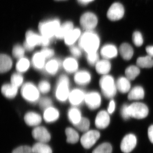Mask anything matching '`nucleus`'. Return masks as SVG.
<instances>
[{
    "instance_id": "obj_1",
    "label": "nucleus",
    "mask_w": 153,
    "mask_h": 153,
    "mask_svg": "<svg viewBox=\"0 0 153 153\" xmlns=\"http://www.w3.org/2000/svg\"><path fill=\"white\" fill-rule=\"evenodd\" d=\"M99 37L92 31H86L79 39V47L87 54L97 52L99 47Z\"/></svg>"
},
{
    "instance_id": "obj_2",
    "label": "nucleus",
    "mask_w": 153,
    "mask_h": 153,
    "mask_svg": "<svg viewBox=\"0 0 153 153\" xmlns=\"http://www.w3.org/2000/svg\"><path fill=\"white\" fill-rule=\"evenodd\" d=\"M69 85L68 76L63 75L59 77L55 91V97L58 101L65 102L68 99L70 92Z\"/></svg>"
},
{
    "instance_id": "obj_3",
    "label": "nucleus",
    "mask_w": 153,
    "mask_h": 153,
    "mask_svg": "<svg viewBox=\"0 0 153 153\" xmlns=\"http://www.w3.org/2000/svg\"><path fill=\"white\" fill-rule=\"evenodd\" d=\"M100 86L103 95L107 98H112L117 92L116 84L112 76L104 75L100 80Z\"/></svg>"
},
{
    "instance_id": "obj_4",
    "label": "nucleus",
    "mask_w": 153,
    "mask_h": 153,
    "mask_svg": "<svg viewBox=\"0 0 153 153\" xmlns=\"http://www.w3.org/2000/svg\"><path fill=\"white\" fill-rule=\"evenodd\" d=\"M60 26L58 19H53L41 22L38 28L41 36L52 39L55 36Z\"/></svg>"
},
{
    "instance_id": "obj_5",
    "label": "nucleus",
    "mask_w": 153,
    "mask_h": 153,
    "mask_svg": "<svg viewBox=\"0 0 153 153\" xmlns=\"http://www.w3.org/2000/svg\"><path fill=\"white\" fill-rule=\"evenodd\" d=\"M21 94L23 98L30 103H36L40 98V91L38 88L32 82H27L23 85Z\"/></svg>"
},
{
    "instance_id": "obj_6",
    "label": "nucleus",
    "mask_w": 153,
    "mask_h": 153,
    "mask_svg": "<svg viewBox=\"0 0 153 153\" xmlns=\"http://www.w3.org/2000/svg\"><path fill=\"white\" fill-rule=\"evenodd\" d=\"M128 111L130 117L137 119L145 118L149 114L147 106L141 102H134L128 105Z\"/></svg>"
},
{
    "instance_id": "obj_7",
    "label": "nucleus",
    "mask_w": 153,
    "mask_h": 153,
    "mask_svg": "<svg viewBox=\"0 0 153 153\" xmlns=\"http://www.w3.org/2000/svg\"><path fill=\"white\" fill-rule=\"evenodd\" d=\"M97 23V17L93 13L90 12L85 13L80 18V25L85 31H92L96 27Z\"/></svg>"
},
{
    "instance_id": "obj_8",
    "label": "nucleus",
    "mask_w": 153,
    "mask_h": 153,
    "mask_svg": "<svg viewBox=\"0 0 153 153\" xmlns=\"http://www.w3.org/2000/svg\"><path fill=\"white\" fill-rule=\"evenodd\" d=\"M42 36L34 33L33 31H28L26 34V41L24 43L25 49L28 51L33 50L36 46L42 44Z\"/></svg>"
},
{
    "instance_id": "obj_9",
    "label": "nucleus",
    "mask_w": 153,
    "mask_h": 153,
    "mask_svg": "<svg viewBox=\"0 0 153 153\" xmlns=\"http://www.w3.org/2000/svg\"><path fill=\"white\" fill-rule=\"evenodd\" d=\"M100 137V134L97 131H88L81 137L80 142L85 149H90L96 143Z\"/></svg>"
},
{
    "instance_id": "obj_10",
    "label": "nucleus",
    "mask_w": 153,
    "mask_h": 153,
    "mask_svg": "<svg viewBox=\"0 0 153 153\" xmlns=\"http://www.w3.org/2000/svg\"><path fill=\"white\" fill-rule=\"evenodd\" d=\"M123 6L119 3H114L110 7L107 16L111 21H117L122 19L124 15Z\"/></svg>"
},
{
    "instance_id": "obj_11",
    "label": "nucleus",
    "mask_w": 153,
    "mask_h": 153,
    "mask_svg": "<svg viewBox=\"0 0 153 153\" xmlns=\"http://www.w3.org/2000/svg\"><path fill=\"white\" fill-rule=\"evenodd\" d=\"M84 101L89 109H96L101 104V96L96 91H91L86 94Z\"/></svg>"
},
{
    "instance_id": "obj_12",
    "label": "nucleus",
    "mask_w": 153,
    "mask_h": 153,
    "mask_svg": "<svg viewBox=\"0 0 153 153\" xmlns=\"http://www.w3.org/2000/svg\"><path fill=\"white\" fill-rule=\"evenodd\" d=\"M32 135L38 142H49L51 139V135L47 128L43 126L36 127L32 131Z\"/></svg>"
},
{
    "instance_id": "obj_13",
    "label": "nucleus",
    "mask_w": 153,
    "mask_h": 153,
    "mask_svg": "<svg viewBox=\"0 0 153 153\" xmlns=\"http://www.w3.org/2000/svg\"><path fill=\"white\" fill-rule=\"evenodd\" d=\"M137 144V138L133 134H129L123 138L120 145L121 151L124 153L131 152Z\"/></svg>"
},
{
    "instance_id": "obj_14",
    "label": "nucleus",
    "mask_w": 153,
    "mask_h": 153,
    "mask_svg": "<svg viewBox=\"0 0 153 153\" xmlns=\"http://www.w3.org/2000/svg\"><path fill=\"white\" fill-rule=\"evenodd\" d=\"M85 94L81 89L75 88L70 91L68 99L73 106H77L85 100Z\"/></svg>"
},
{
    "instance_id": "obj_15",
    "label": "nucleus",
    "mask_w": 153,
    "mask_h": 153,
    "mask_svg": "<svg viewBox=\"0 0 153 153\" xmlns=\"http://www.w3.org/2000/svg\"><path fill=\"white\" fill-rule=\"evenodd\" d=\"M108 113L105 111H101L97 114L95 118V124L98 128H106L110 123V117Z\"/></svg>"
},
{
    "instance_id": "obj_16",
    "label": "nucleus",
    "mask_w": 153,
    "mask_h": 153,
    "mask_svg": "<svg viewBox=\"0 0 153 153\" xmlns=\"http://www.w3.org/2000/svg\"><path fill=\"white\" fill-rule=\"evenodd\" d=\"M74 82L80 85H87L91 80V75L86 70H80L76 72L74 76Z\"/></svg>"
},
{
    "instance_id": "obj_17",
    "label": "nucleus",
    "mask_w": 153,
    "mask_h": 153,
    "mask_svg": "<svg viewBox=\"0 0 153 153\" xmlns=\"http://www.w3.org/2000/svg\"><path fill=\"white\" fill-rule=\"evenodd\" d=\"M24 119L26 123L30 126H38L42 121L40 114L34 111H30L25 115Z\"/></svg>"
},
{
    "instance_id": "obj_18",
    "label": "nucleus",
    "mask_w": 153,
    "mask_h": 153,
    "mask_svg": "<svg viewBox=\"0 0 153 153\" xmlns=\"http://www.w3.org/2000/svg\"><path fill=\"white\" fill-rule=\"evenodd\" d=\"M101 56L104 59H111L117 56V49L114 45L112 44H106L102 48L100 51Z\"/></svg>"
},
{
    "instance_id": "obj_19",
    "label": "nucleus",
    "mask_w": 153,
    "mask_h": 153,
    "mask_svg": "<svg viewBox=\"0 0 153 153\" xmlns=\"http://www.w3.org/2000/svg\"><path fill=\"white\" fill-rule=\"evenodd\" d=\"M60 113L57 108L50 106L46 108L44 113V118L47 123H53L58 119Z\"/></svg>"
},
{
    "instance_id": "obj_20",
    "label": "nucleus",
    "mask_w": 153,
    "mask_h": 153,
    "mask_svg": "<svg viewBox=\"0 0 153 153\" xmlns=\"http://www.w3.org/2000/svg\"><path fill=\"white\" fill-rule=\"evenodd\" d=\"M62 65L64 70L69 73L76 72L78 68V62L74 57H67L63 60Z\"/></svg>"
},
{
    "instance_id": "obj_21",
    "label": "nucleus",
    "mask_w": 153,
    "mask_h": 153,
    "mask_svg": "<svg viewBox=\"0 0 153 153\" xmlns=\"http://www.w3.org/2000/svg\"><path fill=\"white\" fill-rule=\"evenodd\" d=\"M3 95L8 99H13L16 96L18 91V87L13 84L7 83L4 84L1 88Z\"/></svg>"
},
{
    "instance_id": "obj_22",
    "label": "nucleus",
    "mask_w": 153,
    "mask_h": 153,
    "mask_svg": "<svg viewBox=\"0 0 153 153\" xmlns=\"http://www.w3.org/2000/svg\"><path fill=\"white\" fill-rule=\"evenodd\" d=\"M73 29V24L72 22H65L63 25H60L55 34V37L57 39H64L66 35Z\"/></svg>"
},
{
    "instance_id": "obj_23",
    "label": "nucleus",
    "mask_w": 153,
    "mask_h": 153,
    "mask_svg": "<svg viewBox=\"0 0 153 153\" xmlns=\"http://www.w3.org/2000/svg\"><path fill=\"white\" fill-rule=\"evenodd\" d=\"M46 58L41 52H36L32 57V64L34 68L41 70L45 67Z\"/></svg>"
},
{
    "instance_id": "obj_24",
    "label": "nucleus",
    "mask_w": 153,
    "mask_h": 153,
    "mask_svg": "<svg viewBox=\"0 0 153 153\" xmlns=\"http://www.w3.org/2000/svg\"><path fill=\"white\" fill-rule=\"evenodd\" d=\"M13 66V60L9 55L1 54L0 56V71L4 73L10 70Z\"/></svg>"
},
{
    "instance_id": "obj_25",
    "label": "nucleus",
    "mask_w": 153,
    "mask_h": 153,
    "mask_svg": "<svg viewBox=\"0 0 153 153\" xmlns=\"http://www.w3.org/2000/svg\"><path fill=\"white\" fill-rule=\"evenodd\" d=\"M96 70L100 74L106 75L110 71L111 64L107 59L99 60L95 65Z\"/></svg>"
},
{
    "instance_id": "obj_26",
    "label": "nucleus",
    "mask_w": 153,
    "mask_h": 153,
    "mask_svg": "<svg viewBox=\"0 0 153 153\" xmlns=\"http://www.w3.org/2000/svg\"><path fill=\"white\" fill-rule=\"evenodd\" d=\"M81 36V32L79 29H73L67 34L64 38L66 45L71 46L75 43Z\"/></svg>"
},
{
    "instance_id": "obj_27",
    "label": "nucleus",
    "mask_w": 153,
    "mask_h": 153,
    "mask_svg": "<svg viewBox=\"0 0 153 153\" xmlns=\"http://www.w3.org/2000/svg\"><path fill=\"white\" fill-rule=\"evenodd\" d=\"M68 117L70 122L74 126L77 124L82 117L80 110L75 107L71 108L68 110Z\"/></svg>"
},
{
    "instance_id": "obj_28",
    "label": "nucleus",
    "mask_w": 153,
    "mask_h": 153,
    "mask_svg": "<svg viewBox=\"0 0 153 153\" xmlns=\"http://www.w3.org/2000/svg\"><path fill=\"white\" fill-rule=\"evenodd\" d=\"M60 65V63L59 60L57 59H52L46 63L44 68L47 73L50 75H54L59 70Z\"/></svg>"
},
{
    "instance_id": "obj_29",
    "label": "nucleus",
    "mask_w": 153,
    "mask_h": 153,
    "mask_svg": "<svg viewBox=\"0 0 153 153\" xmlns=\"http://www.w3.org/2000/svg\"><path fill=\"white\" fill-rule=\"evenodd\" d=\"M145 92L141 86H135L130 91L128 94L129 100H139L144 97Z\"/></svg>"
},
{
    "instance_id": "obj_30",
    "label": "nucleus",
    "mask_w": 153,
    "mask_h": 153,
    "mask_svg": "<svg viewBox=\"0 0 153 153\" xmlns=\"http://www.w3.org/2000/svg\"><path fill=\"white\" fill-rule=\"evenodd\" d=\"M129 80L126 77L122 76L119 78L116 83L118 90L123 93L128 92L131 88V83Z\"/></svg>"
},
{
    "instance_id": "obj_31",
    "label": "nucleus",
    "mask_w": 153,
    "mask_h": 153,
    "mask_svg": "<svg viewBox=\"0 0 153 153\" xmlns=\"http://www.w3.org/2000/svg\"><path fill=\"white\" fill-rule=\"evenodd\" d=\"M119 52L122 57L126 60H130L134 54L132 47L127 43H123L121 45Z\"/></svg>"
},
{
    "instance_id": "obj_32",
    "label": "nucleus",
    "mask_w": 153,
    "mask_h": 153,
    "mask_svg": "<svg viewBox=\"0 0 153 153\" xmlns=\"http://www.w3.org/2000/svg\"><path fill=\"white\" fill-rule=\"evenodd\" d=\"M30 62L28 58L23 57L19 59L16 64V69L19 73H24L30 68Z\"/></svg>"
},
{
    "instance_id": "obj_33",
    "label": "nucleus",
    "mask_w": 153,
    "mask_h": 153,
    "mask_svg": "<svg viewBox=\"0 0 153 153\" xmlns=\"http://www.w3.org/2000/svg\"><path fill=\"white\" fill-rule=\"evenodd\" d=\"M65 132L67 137L66 141L67 143L71 144H75L79 140V134L74 129L71 128H66Z\"/></svg>"
},
{
    "instance_id": "obj_34",
    "label": "nucleus",
    "mask_w": 153,
    "mask_h": 153,
    "mask_svg": "<svg viewBox=\"0 0 153 153\" xmlns=\"http://www.w3.org/2000/svg\"><path fill=\"white\" fill-rule=\"evenodd\" d=\"M137 64L138 67L143 68H150L153 66V59L151 56H144L138 58Z\"/></svg>"
},
{
    "instance_id": "obj_35",
    "label": "nucleus",
    "mask_w": 153,
    "mask_h": 153,
    "mask_svg": "<svg viewBox=\"0 0 153 153\" xmlns=\"http://www.w3.org/2000/svg\"><path fill=\"white\" fill-rule=\"evenodd\" d=\"M32 148L33 153H52L51 148L45 143L38 142Z\"/></svg>"
},
{
    "instance_id": "obj_36",
    "label": "nucleus",
    "mask_w": 153,
    "mask_h": 153,
    "mask_svg": "<svg viewBox=\"0 0 153 153\" xmlns=\"http://www.w3.org/2000/svg\"><path fill=\"white\" fill-rule=\"evenodd\" d=\"M140 73V70L138 66H131L126 69V77L129 80H134L135 79Z\"/></svg>"
},
{
    "instance_id": "obj_37",
    "label": "nucleus",
    "mask_w": 153,
    "mask_h": 153,
    "mask_svg": "<svg viewBox=\"0 0 153 153\" xmlns=\"http://www.w3.org/2000/svg\"><path fill=\"white\" fill-rule=\"evenodd\" d=\"M78 130L80 131H87L90 127V122L88 119L85 117H82L80 121L77 124L74 126Z\"/></svg>"
},
{
    "instance_id": "obj_38",
    "label": "nucleus",
    "mask_w": 153,
    "mask_h": 153,
    "mask_svg": "<svg viewBox=\"0 0 153 153\" xmlns=\"http://www.w3.org/2000/svg\"><path fill=\"white\" fill-rule=\"evenodd\" d=\"M112 147L108 143H104L96 148L92 153H111Z\"/></svg>"
},
{
    "instance_id": "obj_39",
    "label": "nucleus",
    "mask_w": 153,
    "mask_h": 153,
    "mask_svg": "<svg viewBox=\"0 0 153 153\" xmlns=\"http://www.w3.org/2000/svg\"><path fill=\"white\" fill-rule=\"evenodd\" d=\"M23 81H24V77L21 73H14L11 76V84L17 87H20L23 84Z\"/></svg>"
},
{
    "instance_id": "obj_40",
    "label": "nucleus",
    "mask_w": 153,
    "mask_h": 153,
    "mask_svg": "<svg viewBox=\"0 0 153 153\" xmlns=\"http://www.w3.org/2000/svg\"><path fill=\"white\" fill-rule=\"evenodd\" d=\"M25 54V47L20 45H16L14 46L13 49V55L14 57L19 59L24 57Z\"/></svg>"
},
{
    "instance_id": "obj_41",
    "label": "nucleus",
    "mask_w": 153,
    "mask_h": 153,
    "mask_svg": "<svg viewBox=\"0 0 153 153\" xmlns=\"http://www.w3.org/2000/svg\"><path fill=\"white\" fill-rule=\"evenodd\" d=\"M40 92L43 94L48 93L51 89V85L47 80H42L39 82L38 86Z\"/></svg>"
},
{
    "instance_id": "obj_42",
    "label": "nucleus",
    "mask_w": 153,
    "mask_h": 153,
    "mask_svg": "<svg viewBox=\"0 0 153 153\" xmlns=\"http://www.w3.org/2000/svg\"><path fill=\"white\" fill-rule=\"evenodd\" d=\"M133 43L137 47H140L143 43L142 35L139 31L134 32L132 36Z\"/></svg>"
},
{
    "instance_id": "obj_43",
    "label": "nucleus",
    "mask_w": 153,
    "mask_h": 153,
    "mask_svg": "<svg viewBox=\"0 0 153 153\" xmlns=\"http://www.w3.org/2000/svg\"><path fill=\"white\" fill-rule=\"evenodd\" d=\"M88 62L91 66L96 65L99 61V55L97 52L87 54Z\"/></svg>"
},
{
    "instance_id": "obj_44",
    "label": "nucleus",
    "mask_w": 153,
    "mask_h": 153,
    "mask_svg": "<svg viewBox=\"0 0 153 153\" xmlns=\"http://www.w3.org/2000/svg\"><path fill=\"white\" fill-rule=\"evenodd\" d=\"M12 153H33V148L29 146H21L16 148Z\"/></svg>"
},
{
    "instance_id": "obj_45",
    "label": "nucleus",
    "mask_w": 153,
    "mask_h": 153,
    "mask_svg": "<svg viewBox=\"0 0 153 153\" xmlns=\"http://www.w3.org/2000/svg\"><path fill=\"white\" fill-rule=\"evenodd\" d=\"M52 101L48 97H44L40 100L39 102L40 106L42 109H45L49 107L52 106Z\"/></svg>"
},
{
    "instance_id": "obj_46",
    "label": "nucleus",
    "mask_w": 153,
    "mask_h": 153,
    "mask_svg": "<svg viewBox=\"0 0 153 153\" xmlns=\"http://www.w3.org/2000/svg\"><path fill=\"white\" fill-rule=\"evenodd\" d=\"M70 51L71 54L74 57H79L81 56L82 54L81 48L76 46H71L70 49Z\"/></svg>"
},
{
    "instance_id": "obj_47",
    "label": "nucleus",
    "mask_w": 153,
    "mask_h": 153,
    "mask_svg": "<svg viewBox=\"0 0 153 153\" xmlns=\"http://www.w3.org/2000/svg\"><path fill=\"white\" fill-rule=\"evenodd\" d=\"M41 53L44 55L46 59L51 58L54 56L55 52L53 49L48 48H44L41 50Z\"/></svg>"
},
{
    "instance_id": "obj_48",
    "label": "nucleus",
    "mask_w": 153,
    "mask_h": 153,
    "mask_svg": "<svg viewBox=\"0 0 153 153\" xmlns=\"http://www.w3.org/2000/svg\"><path fill=\"white\" fill-rule=\"evenodd\" d=\"M128 105L125 104L123 105L121 109V114L122 117L125 120L128 119L130 118L128 111Z\"/></svg>"
},
{
    "instance_id": "obj_49",
    "label": "nucleus",
    "mask_w": 153,
    "mask_h": 153,
    "mask_svg": "<svg viewBox=\"0 0 153 153\" xmlns=\"http://www.w3.org/2000/svg\"><path fill=\"white\" fill-rule=\"evenodd\" d=\"M115 108V103L114 100H112L110 102L108 108V112L111 114L114 111Z\"/></svg>"
},
{
    "instance_id": "obj_50",
    "label": "nucleus",
    "mask_w": 153,
    "mask_h": 153,
    "mask_svg": "<svg viewBox=\"0 0 153 153\" xmlns=\"http://www.w3.org/2000/svg\"><path fill=\"white\" fill-rule=\"evenodd\" d=\"M148 136L150 141L153 143V125L149 127L148 129Z\"/></svg>"
},
{
    "instance_id": "obj_51",
    "label": "nucleus",
    "mask_w": 153,
    "mask_h": 153,
    "mask_svg": "<svg viewBox=\"0 0 153 153\" xmlns=\"http://www.w3.org/2000/svg\"><path fill=\"white\" fill-rule=\"evenodd\" d=\"M146 51L148 55L152 57H153V46H149L146 47Z\"/></svg>"
},
{
    "instance_id": "obj_52",
    "label": "nucleus",
    "mask_w": 153,
    "mask_h": 153,
    "mask_svg": "<svg viewBox=\"0 0 153 153\" xmlns=\"http://www.w3.org/2000/svg\"><path fill=\"white\" fill-rule=\"evenodd\" d=\"M94 0H77L78 2L83 5L87 4L88 3L91 2Z\"/></svg>"
},
{
    "instance_id": "obj_53",
    "label": "nucleus",
    "mask_w": 153,
    "mask_h": 153,
    "mask_svg": "<svg viewBox=\"0 0 153 153\" xmlns=\"http://www.w3.org/2000/svg\"><path fill=\"white\" fill-rule=\"evenodd\" d=\"M55 1H65V0H55Z\"/></svg>"
}]
</instances>
